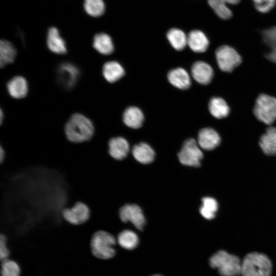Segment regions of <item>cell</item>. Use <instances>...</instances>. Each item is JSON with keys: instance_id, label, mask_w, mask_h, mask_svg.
<instances>
[{"instance_id": "cell-35", "label": "cell", "mask_w": 276, "mask_h": 276, "mask_svg": "<svg viewBox=\"0 0 276 276\" xmlns=\"http://www.w3.org/2000/svg\"><path fill=\"white\" fill-rule=\"evenodd\" d=\"M6 156V152L2 147L0 146V163H2Z\"/></svg>"}, {"instance_id": "cell-20", "label": "cell", "mask_w": 276, "mask_h": 276, "mask_svg": "<svg viewBox=\"0 0 276 276\" xmlns=\"http://www.w3.org/2000/svg\"><path fill=\"white\" fill-rule=\"evenodd\" d=\"M123 120L126 126L132 128L137 129L142 125L144 116L139 108L130 106L127 108L124 111Z\"/></svg>"}, {"instance_id": "cell-27", "label": "cell", "mask_w": 276, "mask_h": 276, "mask_svg": "<svg viewBox=\"0 0 276 276\" xmlns=\"http://www.w3.org/2000/svg\"><path fill=\"white\" fill-rule=\"evenodd\" d=\"M218 209V203L214 198L204 197L202 199V205L200 208V213L203 217L208 220L213 219Z\"/></svg>"}, {"instance_id": "cell-2", "label": "cell", "mask_w": 276, "mask_h": 276, "mask_svg": "<svg viewBox=\"0 0 276 276\" xmlns=\"http://www.w3.org/2000/svg\"><path fill=\"white\" fill-rule=\"evenodd\" d=\"M272 264L264 254L251 252L246 255L241 262L242 276H270Z\"/></svg>"}, {"instance_id": "cell-28", "label": "cell", "mask_w": 276, "mask_h": 276, "mask_svg": "<svg viewBox=\"0 0 276 276\" xmlns=\"http://www.w3.org/2000/svg\"><path fill=\"white\" fill-rule=\"evenodd\" d=\"M120 245L127 249H132L139 244L137 235L130 230H124L119 233L117 238Z\"/></svg>"}, {"instance_id": "cell-16", "label": "cell", "mask_w": 276, "mask_h": 276, "mask_svg": "<svg viewBox=\"0 0 276 276\" xmlns=\"http://www.w3.org/2000/svg\"><path fill=\"white\" fill-rule=\"evenodd\" d=\"M187 43L193 51L202 53L207 50L209 41L203 32L200 30H193L187 37Z\"/></svg>"}, {"instance_id": "cell-32", "label": "cell", "mask_w": 276, "mask_h": 276, "mask_svg": "<svg viewBox=\"0 0 276 276\" xmlns=\"http://www.w3.org/2000/svg\"><path fill=\"white\" fill-rule=\"evenodd\" d=\"M256 9L261 13L270 11L275 6L276 0H252Z\"/></svg>"}, {"instance_id": "cell-33", "label": "cell", "mask_w": 276, "mask_h": 276, "mask_svg": "<svg viewBox=\"0 0 276 276\" xmlns=\"http://www.w3.org/2000/svg\"><path fill=\"white\" fill-rule=\"evenodd\" d=\"M8 238L4 234L0 235V259L3 261L8 259L10 250L7 246Z\"/></svg>"}, {"instance_id": "cell-3", "label": "cell", "mask_w": 276, "mask_h": 276, "mask_svg": "<svg viewBox=\"0 0 276 276\" xmlns=\"http://www.w3.org/2000/svg\"><path fill=\"white\" fill-rule=\"evenodd\" d=\"M92 255L97 259L107 260L114 257L116 250L113 246L116 239L109 232L99 230L95 232L89 240Z\"/></svg>"}, {"instance_id": "cell-4", "label": "cell", "mask_w": 276, "mask_h": 276, "mask_svg": "<svg viewBox=\"0 0 276 276\" xmlns=\"http://www.w3.org/2000/svg\"><path fill=\"white\" fill-rule=\"evenodd\" d=\"M241 262L236 256L220 250L210 259L212 267L218 270L222 276H237L241 274Z\"/></svg>"}, {"instance_id": "cell-1", "label": "cell", "mask_w": 276, "mask_h": 276, "mask_svg": "<svg viewBox=\"0 0 276 276\" xmlns=\"http://www.w3.org/2000/svg\"><path fill=\"white\" fill-rule=\"evenodd\" d=\"M64 132L70 142L81 143L89 141L95 132L94 122L81 113H74L65 122Z\"/></svg>"}, {"instance_id": "cell-7", "label": "cell", "mask_w": 276, "mask_h": 276, "mask_svg": "<svg viewBox=\"0 0 276 276\" xmlns=\"http://www.w3.org/2000/svg\"><path fill=\"white\" fill-rule=\"evenodd\" d=\"M178 157L182 164L196 167L200 165L203 155L197 141L191 138L183 143Z\"/></svg>"}, {"instance_id": "cell-10", "label": "cell", "mask_w": 276, "mask_h": 276, "mask_svg": "<svg viewBox=\"0 0 276 276\" xmlns=\"http://www.w3.org/2000/svg\"><path fill=\"white\" fill-rule=\"evenodd\" d=\"M80 75L77 66L70 62L61 63L57 70L59 83L64 88L70 89L75 85Z\"/></svg>"}, {"instance_id": "cell-5", "label": "cell", "mask_w": 276, "mask_h": 276, "mask_svg": "<svg viewBox=\"0 0 276 276\" xmlns=\"http://www.w3.org/2000/svg\"><path fill=\"white\" fill-rule=\"evenodd\" d=\"M254 113L260 121L271 125L276 120V98L265 94L256 99Z\"/></svg>"}, {"instance_id": "cell-17", "label": "cell", "mask_w": 276, "mask_h": 276, "mask_svg": "<svg viewBox=\"0 0 276 276\" xmlns=\"http://www.w3.org/2000/svg\"><path fill=\"white\" fill-rule=\"evenodd\" d=\"M7 88L9 95L13 98H22L27 95L28 83L24 77L15 76L8 81Z\"/></svg>"}, {"instance_id": "cell-34", "label": "cell", "mask_w": 276, "mask_h": 276, "mask_svg": "<svg viewBox=\"0 0 276 276\" xmlns=\"http://www.w3.org/2000/svg\"><path fill=\"white\" fill-rule=\"evenodd\" d=\"M266 57L271 62L276 64V48L271 49L270 51L266 54Z\"/></svg>"}, {"instance_id": "cell-18", "label": "cell", "mask_w": 276, "mask_h": 276, "mask_svg": "<svg viewBox=\"0 0 276 276\" xmlns=\"http://www.w3.org/2000/svg\"><path fill=\"white\" fill-rule=\"evenodd\" d=\"M168 79L172 85L181 89H188L191 85L188 73L180 67L170 71L168 74Z\"/></svg>"}, {"instance_id": "cell-22", "label": "cell", "mask_w": 276, "mask_h": 276, "mask_svg": "<svg viewBox=\"0 0 276 276\" xmlns=\"http://www.w3.org/2000/svg\"><path fill=\"white\" fill-rule=\"evenodd\" d=\"M102 73L105 79L110 83H113L124 75L125 71L122 65L114 61L106 62L103 66Z\"/></svg>"}, {"instance_id": "cell-8", "label": "cell", "mask_w": 276, "mask_h": 276, "mask_svg": "<svg viewBox=\"0 0 276 276\" xmlns=\"http://www.w3.org/2000/svg\"><path fill=\"white\" fill-rule=\"evenodd\" d=\"M61 214L63 219L70 224L80 225L88 220L90 211L86 204L78 201L72 206L64 209Z\"/></svg>"}, {"instance_id": "cell-23", "label": "cell", "mask_w": 276, "mask_h": 276, "mask_svg": "<svg viewBox=\"0 0 276 276\" xmlns=\"http://www.w3.org/2000/svg\"><path fill=\"white\" fill-rule=\"evenodd\" d=\"M209 110L213 117L219 119L227 117L230 112L227 103L220 97H213L210 100Z\"/></svg>"}, {"instance_id": "cell-26", "label": "cell", "mask_w": 276, "mask_h": 276, "mask_svg": "<svg viewBox=\"0 0 276 276\" xmlns=\"http://www.w3.org/2000/svg\"><path fill=\"white\" fill-rule=\"evenodd\" d=\"M167 37L171 45L177 51L183 50L188 44L187 37L185 33L179 29H170L167 34Z\"/></svg>"}, {"instance_id": "cell-13", "label": "cell", "mask_w": 276, "mask_h": 276, "mask_svg": "<svg viewBox=\"0 0 276 276\" xmlns=\"http://www.w3.org/2000/svg\"><path fill=\"white\" fill-rule=\"evenodd\" d=\"M191 73L195 81L203 85L209 84L214 75L212 67L207 63L202 61H197L193 64Z\"/></svg>"}, {"instance_id": "cell-14", "label": "cell", "mask_w": 276, "mask_h": 276, "mask_svg": "<svg viewBox=\"0 0 276 276\" xmlns=\"http://www.w3.org/2000/svg\"><path fill=\"white\" fill-rule=\"evenodd\" d=\"M47 43L49 50L55 54H64L67 52L65 42L60 36L58 29L55 27L49 29Z\"/></svg>"}, {"instance_id": "cell-19", "label": "cell", "mask_w": 276, "mask_h": 276, "mask_svg": "<svg viewBox=\"0 0 276 276\" xmlns=\"http://www.w3.org/2000/svg\"><path fill=\"white\" fill-rule=\"evenodd\" d=\"M132 154L137 161L144 164L151 163L155 157L153 149L148 144L144 142L134 146Z\"/></svg>"}, {"instance_id": "cell-9", "label": "cell", "mask_w": 276, "mask_h": 276, "mask_svg": "<svg viewBox=\"0 0 276 276\" xmlns=\"http://www.w3.org/2000/svg\"><path fill=\"white\" fill-rule=\"evenodd\" d=\"M119 216L124 222H131L139 230H142L146 221L142 209L136 204H125L119 210Z\"/></svg>"}, {"instance_id": "cell-15", "label": "cell", "mask_w": 276, "mask_h": 276, "mask_svg": "<svg viewBox=\"0 0 276 276\" xmlns=\"http://www.w3.org/2000/svg\"><path fill=\"white\" fill-rule=\"evenodd\" d=\"M259 146L266 155H276V127H270L266 129L260 137Z\"/></svg>"}, {"instance_id": "cell-12", "label": "cell", "mask_w": 276, "mask_h": 276, "mask_svg": "<svg viewBox=\"0 0 276 276\" xmlns=\"http://www.w3.org/2000/svg\"><path fill=\"white\" fill-rule=\"evenodd\" d=\"M129 150L128 142L121 136L111 137L108 141V154L114 160H121L125 158Z\"/></svg>"}, {"instance_id": "cell-11", "label": "cell", "mask_w": 276, "mask_h": 276, "mask_svg": "<svg viewBox=\"0 0 276 276\" xmlns=\"http://www.w3.org/2000/svg\"><path fill=\"white\" fill-rule=\"evenodd\" d=\"M220 142L219 134L212 128H202L198 133L197 143L199 147L204 150H213L220 145Z\"/></svg>"}, {"instance_id": "cell-24", "label": "cell", "mask_w": 276, "mask_h": 276, "mask_svg": "<svg viewBox=\"0 0 276 276\" xmlns=\"http://www.w3.org/2000/svg\"><path fill=\"white\" fill-rule=\"evenodd\" d=\"M93 47L100 53L109 55L114 50L111 37L107 34L101 33L96 34L93 39Z\"/></svg>"}, {"instance_id": "cell-6", "label": "cell", "mask_w": 276, "mask_h": 276, "mask_svg": "<svg viewBox=\"0 0 276 276\" xmlns=\"http://www.w3.org/2000/svg\"><path fill=\"white\" fill-rule=\"evenodd\" d=\"M215 56L219 68L227 73L232 72L242 62L239 54L227 45L219 47L216 51Z\"/></svg>"}, {"instance_id": "cell-31", "label": "cell", "mask_w": 276, "mask_h": 276, "mask_svg": "<svg viewBox=\"0 0 276 276\" xmlns=\"http://www.w3.org/2000/svg\"><path fill=\"white\" fill-rule=\"evenodd\" d=\"M264 42L270 49L276 48V26L266 29L262 32Z\"/></svg>"}, {"instance_id": "cell-30", "label": "cell", "mask_w": 276, "mask_h": 276, "mask_svg": "<svg viewBox=\"0 0 276 276\" xmlns=\"http://www.w3.org/2000/svg\"><path fill=\"white\" fill-rule=\"evenodd\" d=\"M1 276H20L21 268L19 264L11 259L2 261Z\"/></svg>"}, {"instance_id": "cell-36", "label": "cell", "mask_w": 276, "mask_h": 276, "mask_svg": "<svg viewBox=\"0 0 276 276\" xmlns=\"http://www.w3.org/2000/svg\"><path fill=\"white\" fill-rule=\"evenodd\" d=\"M152 276H162V275H160L159 274H154V275H153Z\"/></svg>"}, {"instance_id": "cell-25", "label": "cell", "mask_w": 276, "mask_h": 276, "mask_svg": "<svg viewBox=\"0 0 276 276\" xmlns=\"http://www.w3.org/2000/svg\"><path fill=\"white\" fill-rule=\"evenodd\" d=\"M16 56V50L10 42L1 40L0 43V65L4 67L8 64L12 63Z\"/></svg>"}, {"instance_id": "cell-29", "label": "cell", "mask_w": 276, "mask_h": 276, "mask_svg": "<svg viewBox=\"0 0 276 276\" xmlns=\"http://www.w3.org/2000/svg\"><path fill=\"white\" fill-rule=\"evenodd\" d=\"M84 8L88 15L98 17L104 13L105 4L102 0H85Z\"/></svg>"}, {"instance_id": "cell-21", "label": "cell", "mask_w": 276, "mask_h": 276, "mask_svg": "<svg viewBox=\"0 0 276 276\" xmlns=\"http://www.w3.org/2000/svg\"><path fill=\"white\" fill-rule=\"evenodd\" d=\"M210 7L220 18L228 19L232 16V12L227 4L235 5L240 0H208Z\"/></svg>"}]
</instances>
